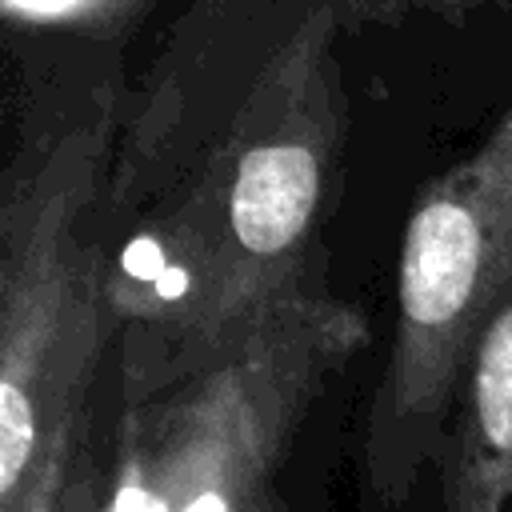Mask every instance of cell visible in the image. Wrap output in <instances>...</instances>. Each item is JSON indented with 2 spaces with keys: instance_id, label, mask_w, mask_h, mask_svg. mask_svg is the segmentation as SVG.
<instances>
[{
  "instance_id": "obj_4",
  "label": "cell",
  "mask_w": 512,
  "mask_h": 512,
  "mask_svg": "<svg viewBox=\"0 0 512 512\" xmlns=\"http://www.w3.org/2000/svg\"><path fill=\"white\" fill-rule=\"evenodd\" d=\"M512 280V100L484 140L408 204L396 324L364 428V476L400 504L440 464L464 364Z\"/></svg>"
},
{
  "instance_id": "obj_2",
  "label": "cell",
  "mask_w": 512,
  "mask_h": 512,
  "mask_svg": "<svg viewBox=\"0 0 512 512\" xmlns=\"http://www.w3.org/2000/svg\"><path fill=\"white\" fill-rule=\"evenodd\" d=\"M128 80L84 64L28 104L0 200V512H100L92 400L120 324L108 188Z\"/></svg>"
},
{
  "instance_id": "obj_8",
  "label": "cell",
  "mask_w": 512,
  "mask_h": 512,
  "mask_svg": "<svg viewBox=\"0 0 512 512\" xmlns=\"http://www.w3.org/2000/svg\"><path fill=\"white\" fill-rule=\"evenodd\" d=\"M480 4H488V0H348V8H344V32L368 28V24H404L408 16L464 24Z\"/></svg>"
},
{
  "instance_id": "obj_6",
  "label": "cell",
  "mask_w": 512,
  "mask_h": 512,
  "mask_svg": "<svg viewBox=\"0 0 512 512\" xmlns=\"http://www.w3.org/2000/svg\"><path fill=\"white\" fill-rule=\"evenodd\" d=\"M444 512H512V280L464 364L440 452Z\"/></svg>"
},
{
  "instance_id": "obj_3",
  "label": "cell",
  "mask_w": 512,
  "mask_h": 512,
  "mask_svg": "<svg viewBox=\"0 0 512 512\" xmlns=\"http://www.w3.org/2000/svg\"><path fill=\"white\" fill-rule=\"evenodd\" d=\"M364 344L368 316L320 276L196 372L120 400L100 512H292L280 468Z\"/></svg>"
},
{
  "instance_id": "obj_7",
  "label": "cell",
  "mask_w": 512,
  "mask_h": 512,
  "mask_svg": "<svg viewBox=\"0 0 512 512\" xmlns=\"http://www.w3.org/2000/svg\"><path fill=\"white\" fill-rule=\"evenodd\" d=\"M12 24L28 28H84V32H116L136 20L132 0H4Z\"/></svg>"
},
{
  "instance_id": "obj_9",
  "label": "cell",
  "mask_w": 512,
  "mask_h": 512,
  "mask_svg": "<svg viewBox=\"0 0 512 512\" xmlns=\"http://www.w3.org/2000/svg\"><path fill=\"white\" fill-rule=\"evenodd\" d=\"M132 4H136V16H140V12H148V8L156 4V0H132Z\"/></svg>"
},
{
  "instance_id": "obj_5",
  "label": "cell",
  "mask_w": 512,
  "mask_h": 512,
  "mask_svg": "<svg viewBox=\"0 0 512 512\" xmlns=\"http://www.w3.org/2000/svg\"><path fill=\"white\" fill-rule=\"evenodd\" d=\"M324 8L344 28L348 0H188L148 68L128 80L108 216L116 236L212 144L284 44Z\"/></svg>"
},
{
  "instance_id": "obj_1",
  "label": "cell",
  "mask_w": 512,
  "mask_h": 512,
  "mask_svg": "<svg viewBox=\"0 0 512 512\" xmlns=\"http://www.w3.org/2000/svg\"><path fill=\"white\" fill-rule=\"evenodd\" d=\"M340 32L336 8L316 12L200 160L116 236L120 400L196 372L324 276L320 224L348 136Z\"/></svg>"
},
{
  "instance_id": "obj_10",
  "label": "cell",
  "mask_w": 512,
  "mask_h": 512,
  "mask_svg": "<svg viewBox=\"0 0 512 512\" xmlns=\"http://www.w3.org/2000/svg\"><path fill=\"white\" fill-rule=\"evenodd\" d=\"M496 4H500V8H512V0H496Z\"/></svg>"
}]
</instances>
